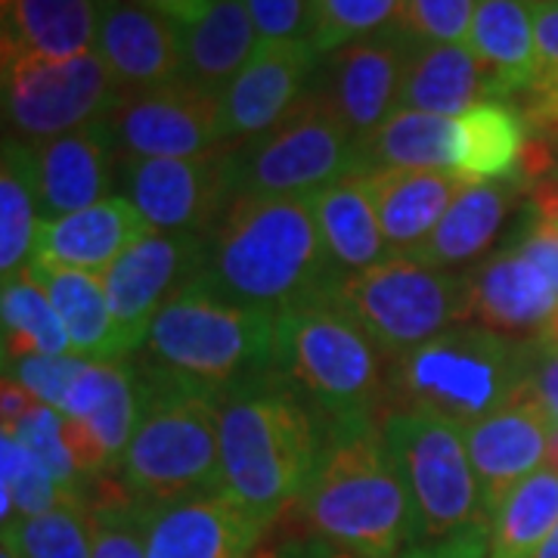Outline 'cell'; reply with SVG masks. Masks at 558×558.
Returning <instances> with one entry per match:
<instances>
[{
	"mask_svg": "<svg viewBox=\"0 0 558 558\" xmlns=\"http://www.w3.org/2000/svg\"><path fill=\"white\" fill-rule=\"evenodd\" d=\"M336 277L307 196L236 193L202 236L199 279L215 295L286 311L317 299Z\"/></svg>",
	"mask_w": 558,
	"mask_h": 558,
	"instance_id": "6da1fadb",
	"label": "cell"
},
{
	"mask_svg": "<svg viewBox=\"0 0 558 558\" xmlns=\"http://www.w3.org/2000/svg\"><path fill=\"white\" fill-rule=\"evenodd\" d=\"M314 469L299 497L307 531L354 558L413 546V502L376 416L326 418Z\"/></svg>",
	"mask_w": 558,
	"mask_h": 558,
	"instance_id": "7a4b0ae2",
	"label": "cell"
},
{
	"mask_svg": "<svg viewBox=\"0 0 558 558\" xmlns=\"http://www.w3.org/2000/svg\"><path fill=\"white\" fill-rule=\"evenodd\" d=\"M218 413L220 487L274 524L286 506L299 502L326 425L279 373L218 395Z\"/></svg>",
	"mask_w": 558,
	"mask_h": 558,
	"instance_id": "3957f363",
	"label": "cell"
},
{
	"mask_svg": "<svg viewBox=\"0 0 558 558\" xmlns=\"http://www.w3.org/2000/svg\"><path fill=\"white\" fill-rule=\"evenodd\" d=\"M143 348L153 369L218 398L277 373V314L220 299L193 277L161 307Z\"/></svg>",
	"mask_w": 558,
	"mask_h": 558,
	"instance_id": "277c9868",
	"label": "cell"
},
{
	"mask_svg": "<svg viewBox=\"0 0 558 558\" xmlns=\"http://www.w3.org/2000/svg\"><path fill=\"white\" fill-rule=\"evenodd\" d=\"M531 341L462 323L388 366V400L398 410H428L469 428L527 385Z\"/></svg>",
	"mask_w": 558,
	"mask_h": 558,
	"instance_id": "5b68a950",
	"label": "cell"
},
{
	"mask_svg": "<svg viewBox=\"0 0 558 558\" xmlns=\"http://www.w3.org/2000/svg\"><path fill=\"white\" fill-rule=\"evenodd\" d=\"M140 381V416L121 484L140 506H161L220 487L218 398L149 366Z\"/></svg>",
	"mask_w": 558,
	"mask_h": 558,
	"instance_id": "8992f818",
	"label": "cell"
},
{
	"mask_svg": "<svg viewBox=\"0 0 558 558\" xmlns=\"http://www.w3.org/2000/svg\"><path fill=\"white\" fill-rule=\"evenodd\" d=\"M277 373L326 418L376 416L388 400L381 351L326 295L277 314Z\"/></svg>",
	"mask_w": 558,
	"mask_h": 558,
	"instance_id": "52a82bcc",
	"label": "cell"
},
{
	"mask_svg": "<svg viewBox=\"0 0 558 558\" xmlns=\"http://www.w3.org/2000/svg\"><path fill=\"white\" fill-rule=\"evenodd\" d=\"M319 295L339 304L388 363L453 326L472 323L469 277L425 267L407 255H388L366 270L336 274Z\"/></svg>",
	"mask_w": 558,
	"mask_h": 558,
	"instance_id": "ba28073f",
	"label": "cell"
},
{
	"mask_svg": "<svg viewBox=\"0 0 558 558\" xmlns=\"http://www.w3.org/2000/svg\"><path fill=\"white\" fill-rule=\"evenodd\" d=\"M381 428L413 502V546L494 531L457 422L428 410H398Z\"/></svg>",
	"mask_w": 558,
	"mask_h": 558,
	"instance_id": "9c48e42d",
	"label": "cell"
},
{
	"mask_svg": "<svg viewBox=\"0 0 558 558\" xmlns=\"http://www.w3.org/2000/svg\"><path fill=\"white\" fill-rule=\"evenodd\" d=\"M236 190L255 196H311L363 171V146L317 90L255 140L233 149Z\"/></svg>",
	"mask_w": 558,
	"mask_h": 558,
	"instance_id": "30bf717a",
	"label": "cell"
},
{
	"mask_svg": "<svg viewBox=\"0 0 558 558\" xmlns=\"http://www.w3.org/2000/svg\"><path fill=\"white\" fill-rule=\"evenodd\" d=\"M121 94L97 50L72 60L3 50V119L13 137L32 146L100 124L112 116Z\"/></svg>",
	"mask_w": 558,
	"mask_h": 558,
	"instance_id": "8fae6325",
	"label": "cell"
},
{
	"mask_svg": "<svg viewBox=\"0 0 558 558\" xmlns=\"http://www.w3.org/2000/svg\"><path fill=\"white\" fill-rule=\"evenodd\" d=\"M119 183L156 233L202 236L240 193L227 143L193 159H119Z\"/></svg>",
	"mask_w": 558,
	"mask_h": 558,
	"instance_id": "7c38bea8",
	"label": "cell"
},
{
	"mask_svg": "<svg viewBox=\"0 0 558 558\" xmlns=\"http://www.w3.org/2000/svg\"><path fill=\"white\" fill-rule=\"evenodd\" d=\"M106 128L121 159H193L227 143L220 100L186 78L124 90Z\"/></svg>",
	"mask_w": 558,
	"mask_h": 558,
	"instance_id": "4fadbf2b",
	"label": "cell"
},
{
	"mask_svg": "<svg viewBox=\"0 0 558 558\" xmlns=\"http://www.w3.org/2000/svg\"><path fill=\"white\" fill-rule=\"evenodd\" d=\"M413 50L416 40L398 25H388L332 53L317 94L360 146L395 116Z\"/></svg>",
	"mask_w": 558,
	"mask_h": 558,
	"instance_id": "5bb4252c",
	"label": "cell"
},
{
	"mask_svg": "<svg viewBox=\"0 0 558 558\" xmlns=\"http://www.w3.org/2000/svg\"><path fill=\"white\" fill-rule=\"evenodd\" d=\"M202 236L196 233H153L128 248L106 274V299L119 323L124 351H140L149 329L180 286L199 274Z\"/></svg>",
	"mask_w": 558,
	"mask_h": 558,
	"instance_id": "9a60e30c",
	"label": "cell"
},
{
	"mask_svg": "<svg viewBox=\"0 0 558 558\" xmlns=\"http://www.w3.org/2000/svg\"><path fill=\"white\" fill-rule=\"evenodd\" d=\"M323 53L314 40L258 47L236 78L220 94V134L223 140H255L277 128L289 112L311 97Z\"/></svg>",
	"mask_w": 558,
	"mask_h": 558,
	"instance_id": "2e32d148",
	"label": "cell"
},
{
	"mask_svg": "<svg viewBox=\"0 0 558 558\" xmlns=\"http://www.w3.org/2000/svg\"><path fill=\"white\" fill-rule=\"evenodd\" d=\"M143 512L146 558H245L270 531L223 487L143 506Z\"/></svg>",
	"mask_w": 558,
	"mask_h": 558,
	"instance_id": "e0dca14e",
	"label": "cell"
},
{
	"mask_svg": "<svg viewBox=\"0 0 558 558\" xmlns=\"http://www.w3.org/2000/svg\"><path fill=\"white\" fill-rule=\"evenodd\" d=\"M549 413L531 381L497 413L462 428L490 519L521 481L543 469Z\"/></svg>",
	"mask_w": 558,
	"mask_h": 558,
	"instance_id": "ac0fdd59",
	"label": "cell"
},
{
	"mask_svg": "<svg viewBox=\"0 0 558 558\" xmlns=\"http://www.w3.org/2000/svg\"><path fill=\"white\" fill-rule=\"evenodd\" d=\"M94 50L121 90H149L183 75L180 25L140 0H100Z\"/></svg>",
	"mask_w": 558,
	"mask_h": 558,
	"instance_id": "d6986e66",
	"label": "cell"
},
{
	"mask_svg": "<svg viewBox=\"0 0 558 558\" xmlns=\"http://www.w3.org/2000/svg\"><path fill=\"white\" fill-rule=\"evenodd\" d=\"M156 230L124 196H109L84 211L40 220L28 264H50L102 277L116 260Z\"/></svg>",
	"mask_w": 558,
	"mask_h": 558,
	"instance_id": "ffe728a7",
	"label": "cell"
},
{
	"mask_svg": "<svg viewBox=\"0 0 558 558\" xmlns=\"http://www.w3.org/2000/svg\"><path fill=\"white\" fill-rule=\"evenodd\" d=\"M38 153L40 220H57L109 199L119 183L116 140L106 121L35 146Z\"/></svg>",
	"mask_w": 558,
	"mask_h": 558,
	"instance_id": "44dd1931",
	"label": "cell"
},
{
	"mask_svg": "<svg viewBox=\"0 0 558 558\" xmlns=\"http://www.w3.org/2000/svg\"><path fill=\"white\" fill-rule=\"evenodd\" d=\"M366 190L379 218L381 236L395 255L413 252L425 242L459 193L475 183L459 171H425V168H376L366 171Z\"/></svg>",
	"mask_w": 558,
	"mask_h": 558,
	"instance_id": "7402d4cb",
	"label": "cell"
},
{
	"mask_svg": "<svg viewBox=\"0 0 558 558\" xmlns=\"http://www.w3.org/2000/svg\"><path fill=\"white\" fill-rule=\"evenodd\" d=\"M469 277L472 319L499 336H531L546 332L558 311V292L515 248L499 252L478 264Z\"/></svg>",
	"mask_w": 558,
	"mask_h": 558,
	"instance_id": "603a6c76",
	"label": "cell"
},
{
	"mask_svg": "<svg viewBox=\"0 0 558 558\" xmlns=\"http://www.w3.org/2000/svg\"><path fill=\"white\" fill-rule=\"evenodd\" d=\"M484 102H499V90L469 44H416L398 109L459 119Z\"/></svg>",
	"mask_w": 558,
	"mask_h": 558,
	"instance_id": "cb8c5ba5",
	"label": "cell"
},
{
	"mask_svg": "<svg viewBox=\"0 0 558 558\" xmlns=\"http://www.w3.org/2000/svg\"><path fill=\"white\" fill-rule=\"evenodd\" d=\"M25 270L38 279L40 289L53 301L69 336L72 357L84 363H100V366L121 363L128 357L119 323L112 317V307L106 299L102 277L84 274V270L50 267V264H28Z\"/></svg>",
	"mask_w": 558,
	"mask_h": 558,
	"instance_id": "d4e9b609",
	"label": "cell"
},
{
	"mask_svg": "<svg viewBox=\"0 0 558 558\" xmlns=\"http://www.w3.org/2000/svg\"><path fill=\"white\" fill-rule=\"evenodd\" d=\"M183 75L196 87L220 97L258 53V35L242 0H211L190 25H180Z\"/></svg>",
	"mask_w": 558,
	"mask_h": 558,
	"instance_id": "484cf974",
	"label": "cell"
},
{
	"mask_svg": "<svg viewBox=\"0 0 558 558\" xmlns=\"http://www.w3.org/2000/svg\"><path fill=\"white\" fill-rule=\"evenodd\" d=\"M465 44L487 65L499 100L527 94L537 78L534 0H478Z\"/></svg>",
	"mask_w": 558,
	"mask_h": 558,
	"instance_id": "4316f807",
	"label": "cell"
},
{
	"mask_svg": "<svg viewBox=\"0 0 558 558\" xmlns=\"http://www.w3.org/2000/svg\"><path fill=\"white\" fill-rule=\"evenodd\" d=\"M3 50L72 60L97 47L100 0H0Z\"/></svg>",
	"mask_w": 558,
	"mask_h": 558,
	"instance_id": "83f0119b",
	"label": "cell"
},
{
	"mask_svg": "<svg viewBox=\"0 0 558 558\" xmlns=\"http://www.w3.org/2000/svg\"><path fill=\"white\" fill-rule=\"evenodd\" d=\"M319 227V240L336 274H354L388 258L379 218L363 174L341 178L307 196Z\"/></svg>",
	"mask_w": 558,
	"mask_h": 558,
	"instance_id": "f1b7e54d",
	"label": "cell"
},
{
	"mask_svg": "<svg viewBox=\"0 0 558 558\" xmlns=\"http://www.w3.org/2000/svg\"><path fill=\"white\" fill-rule=\"evenodd\" d=\"M512 199H515V180L469 183L435 227V233L425 242H418L413 252H407V258L418 260L425 267H438V270L475 258L494 242Z\"/></svg>",
	"mask_w": 558,
	"mask_h": 558,
	"instance_id": "f546056e",
	"label": "cell"
},
{
	"mask_svg": "<svg viewBox=\"0 0 558 558\" xmlns=\"http://www.w3.org/2000/svg\"><path fill=\"white\" fill-rule=\"evenodd\" d=\"M40 223L38 153L20 137H3L0 156V270L3 279L28 267Z\"/></svg>",
	"mask_w": 558,
	"mask_h": 558,
	"instance_id": "4dcf8cb0",
	"label": "cell"
},
{
	"mask_svg": "<svg viewBox=\"0 0 558 558\" xmlns=\"http://www.w3.org/2000/svg\"><path fill=\"white\" fill-rule=\"evenodd\" d=\"M457 119H440L416 109H395L369 140H363V171L376 168H425L457 171Z\"/></svg>",
	"mask_w": 558,
	"mask_h": 558,
	"instance_id": "1f68e13d",
	"label": "cell"
},
{
	"mask_svg": "<svg viewBox=\"0 0 558 558\" xmlns=\"http://www.w3.org/2000/svg\"><path fill=\"white\" fill-rule=\"evenodd\" d=\"M457 171L469 180H515L524 156V116L506 102H484L457 119Z\"/></svg>",
	"mask_w": 558,
	"mask_h": 558,
	"instance_id": "d6a6232c",
	"label": "cell"
},
{
	"mask_svg": "<svg viewBox=\"0 0 558 558\" xmlns=\"http://www.w3.org/2000/svg\"><path fill=\"white\" fill-rule=\"evenodd\" d=\"M0 317H3V363L40 357V354L44 357L72 354L53 301L28 270L3 279Z\"/></svg>",
	"mask_w": 558,
	"mask_h": 558,
	"instance_id": "836d02e7",
	"label": "cell"
},
{
	"mask_svg": "<svg viewBox=\"0 0 558 558\" xmlns=\"http://www.w3.org/2000/svg\"><path fill=\"white\" fill-rule=\"evenodd\" d=\"M558 524V475L537 469L502 499L490 531V558H531Z\"/></svg>",
	"mask_w": 558,
	"mask_h": 558,
	"instance_id": "e575fe53",
	"label": "cell"
},
{
	"mask_svg": "<svg viewBox=\"0 0 558 558\" xmlns=\"http://www.w3.org/2000/svg\"><path fill=\"white\" fill-rule=\"evenodd\" d=\"M60 481L53 478L16 435H0V521L3 527L16 519H35L75 502Z\"/></svg>",
	"mask_w": 558,
	"mask_h": 558,
	"instance_id": "d590c367",
	"label": "cell"
},
{
	"mask_svg": "<svg viewBox=\"0 0 558 558\" xmlns=\"http://www.w3.org/2000/svg\"><path fill=\"white\" fill-rule=\"evenodd\" d=\"M3 546L20 558H90V509L75 499L35 519H16L3 527Z\"/></svg>",
	"mask_w": 558,
	"mask_h": 558,
	"instance_id": "8d00e7d4",
	"label": "cell"
},
{
	"mask_svg": "<svg viewBox=\"0 0 558 558\" xmlns=\"http://www.w3.org/2000/svg\"><path fill=\"white\" fill-rule=\"evenodd\" d=\"M400 0H317L314 47L319 53H336L360 38H369L395 25Z\"/></svg>",
	"mask_w": 558,
	"mask_h": 558,
	"instance_id": "74e56055",
	"label": "cell"
},
{
	"mask_svg": "<svg viewBox=\"0 0 558 558\" xmlns=\"http://www.w3.org/2000/svg\"><path fill=\"white\" fill-rule=\"evenodd\" d=\"M537 78L527 90L524 124L558 128V0H534Z\"/></svg>",
	"mask_w": 558,
	"mask_h": 558,
	"instance_id": "f35d334b",
	"label": "cell"
},
{
	"mask_svg": "<svg viewBox=\"0 0 558 558\" xmlns=\"http://www.w3.org/2000/svg\"><path fill=\"white\" fill-rule=\"evenodd\" d=\"M478 0H400L398 28L416 44H465Z\"/></svg>",
	"mask_w": 558,
	"mask_h": 558,
	"instance_id": "ab89813d",
	"label": "cell"
},
{
	"mask_svg": "<svg viewBox=\"0 0 558 558\" xmlns=\"http://www.w3.org/2000/svg\"><path fill=\"white\" fill-rule=\"evenodd\" d=\"M90 558H146V512L134 497L90 509Z\"/></svg>",
	"mask_w": 558,
	"mask_h": 558,
	"instance_id": "60d3db41",
	"label": "cell"
},
{
	"mask_svg": "<svg viewBox=\"0 0 558 558\" xmlns=\"http://www.w3.org/2000/svg\"><path fill=\"white\" fill-rule=\"evenodd\" d=\"M10 435H16L44 462V469L60 481L72 497L81 499V478L78 472H75V462L69 457V450H65V440H62L60 410H53L47 403H38Z\"/></svg>",
	"mask_w": 558,
	"mask_h": 558,
	"instance_id": "b9f144b4",
	"label": "cell"
},
{
	"mask_svg": "<svg viewBox=\"0 0 558 558\" xmlns=\"http://www.w3.org/2000/svg\"><path fill=\"white\" fill-rule=\"evenodd\" d=\"M242 3L252 16L258 47L314 40L317 0H242Z\"/></svg>",
	"mask_w": 558,
	"mask_h": 558,
	"instance_id": "7bdbcfd3",
	"label": "cell"
},
{
	"mask_svg": "<svg viewBox=\"0 0 558 558\" xmlns=\"http://www.w3.org/2000/svg\"><path fill=\"white\" fill-rule=\"evenodd\" d=\"M84 369H87V363L72 357V354H62V357H44L40 354V357L3 363V376L20 381L22 388H28L40 403H47L53 410H62V400Z\"/></svg>",
	"mask_w": 558,
	"mask_h": 558,
	"instance_id": "ee69618b",
	"label": "cell"
},
{
	"mask_svg": "<svg viewBox=\"0 0 558 558\" xmlns=\"http://www.w3.org/2000/svg\"><path fill=\"white\" fill-rule=\"evenodd\" d=\"M515 252H519L521 258L531 260L539 274L556 286L558 292V223L534 215L519 233Z\"/></svg>",
	"mask_w": 558,
	"mask_h": 558,
	"instance_id": "f6af8a7d",
	"label": "cell"
},
{
	"mask_svg": "<svg viewBox=\"0 0 558 558\" xmlns=\"http://www.w3.org/2000/svg\"><path fill=\"white\" fill-rule=\"evenodd\" d=\"M527 381L543 400L546 413L558 422V341L546 332L539 339H531V366Z\"/></svg>",
	"mask_w": 558,
	"mask_h": 558,
	"instance_id": "bcb514c9",
	"label": "cell"
},
{
	"mask_svg": "<svg viewBox=\"0 0 558 558\" xmlns=\"http://www.w3.org/2000/svg\"><path fill=\"white\" fill-rule=\"evenodd\" d=\"M388 558H490V531L462 534V537L447 539L438 546H410V549Z\"/></svg>",
	"mask_w": 558,
	"mask_h": 558,
	"instance_id": "7dc6e473",
	"label": "cell"
},
{
	"mask_svg": "<svg viewBox=\"0 0 558 558\" xmlns=\"http://www.w3.org/2000/svg\"><path fill=\"white\" fill-rule=\"evenodd\" d=\"M38 403L40 400L35 398L28 388H22L16 379L3 376V385H0V416H3V432H13Z\"/></svg>",
	"mask_w": 558,
	"mask_h": 558,
	"instance_id": "c3c4849f",
	"label": "cell"
},
{
	"mask_svg": "<svg viewBox=\"0 0 558 558\" xmlns=\"http://www.w3.org/2000/svg\"><path fill=\"white\" fill-rule=\"evenodd\" d=\"M140 3H146L149 10H156V13L168 16L178 25H190V22H196L208 10L211 0H140Z\"/></svg>",
	"mask_w": 558,
	"mask_h": 558,
	"instance_id": "681fc988",
	"label": "cell"
},
{
	"mask_svg": "<svg viewBox=\"0 0 558 558\" xmlns=\"http://www.w3.org/2000/svg\"><path fill=\"white\" fill-rule=\"evenodd\" d=\"M543 469L556 472L558 475V422L549 416V425H546V459H543Z\"/></svg>",
	"mask_w": 558,
	"mask_h": 558,
	"instance_id": "f907efd6",
	"label": "cell"
},
{
	"mask_svg": "<svg viewBox=\"0 0 558 558\" xmlns=\"http://www.w3.org/2000/svg\"><path fill=\"white\" fill-rule=\"evenodd\" d=\"M531 558H558V524L553 527V534L546 537V543H543Z\"/></svg>",
	"mask_w": 558,
	"mask_h": 558,
	"instance_id": "816d5d0a",
	"label": "cell"
},
{
	"mask_svg": "<svg viewBox=\"0 0 558 558\" xmlns=\"http://www.w3.org/2000/svg\"><path fill=\"white\" fill-rule=\"evenodd\" d=\"M245 558H279V546L267 543V539H260L258 546H255V549H252Z\"/></svg>",
	"mask_w": 558,
	"mask_h": 558,
	"instance_id": "f5cc1de1",
	"label": "cell"
},
{
	"mask_svg": "<svg viewBox=\"0 0 558 558\" xmlns=\"http://www.w3.org/2000/svg\"><path fill=\"white\" fill-rule=\"evenodd\" d=\"M546 336H549V339H556V341H558V311H556V317H553V323L546 326Z\"/></svg>",
	"mask_w": 558,
	"mask_h": 558,
	"instance_id": "db71d44e",
	"label": "cell"
},
{
	"mask_svg": "<svg viewBox=\"0 0 558 558\" xmlns=\"http://www.w3.org/2000/svg\"><path fill=\"white\" fill-rule=\"evenodd\" d=\"M0 558H20V556H16L13 549H7V546H3V553H0Z\"/></svg>",
	"mask_w": 558,
	"mask_h": 558,
	"instance_id": "11a10c76",
	"label": "cell"
}]
</instances>
